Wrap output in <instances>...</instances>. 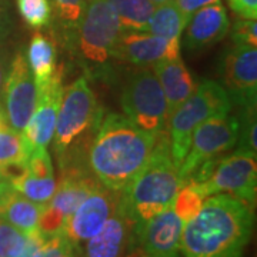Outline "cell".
I'll return each mask as SVG.
<instances>
[{
    "mask_svg": "<svg viewBox=\"0 0 257 257\" xmlns=\"http://www.w3.org/2000/svg\"><path fill=\"white\" fill-rule=\"evenodd\" d=\"M253 230V209L239 199L217 193L184 224L183 257H241Z\"/></svg>",
    "mask_w": 257,
    "mask_h": 257,
    "instance_id": "6da1fadb",
    "label": "cell"
},
{
    "mask_svg": "<svg viewBox=\"0 0 257 257\" xmlns=\"http://www.w3.org/2000/svg\"><path fill=\"white\" fill-rule=\"evenodd\" d=\"M157 138L135 126L126 116L109 113L96 127L87 167L101 186L121 192L145 166Z\"/></svg>",
    "mask_w": 257,
    "mask_h": 257,
    "instance_id": "7a4b0ae2",
    "label": "cell"
},
{
    "mask_svg": "<svg viewBox=\"0 0 257 257\" xmlns=\"http://www.w3.org/2000/svg\"><path fill=\"white\" fill-rule=\"evenodd\" d=\"M182 184L183 180L179 173V166L175 163L170 152L169 136L162 133L145 166L120 192L117 209L123 211L133 221L135 229H138L153 216L173 206Z\"/></svg>",
    "mask_w": 257,
    "mask_h": 257,
    "instance_id": "3957f363",
    "label": "cell"
},
{
    "mask_svg": "<svg viewBox=\"0 0 257 257\" xmlns=\"http://www.w3.org/2000/svg\"><path fill=\"white\" fill-rule=\"evenodd\" d=\"M231 110V99L220 83L204 80L190 97L170 113L167 121V136L170 152L179 167L187 155L193 132L203 121L221 117Z\"/></svg>",
    "mask_w": 257,
    "mask_h": 257,
    "instance_id": "277c9868",
    "label": "cell"
},
{
    "mask_svg": "<svg viewBox=\"0 0 257 257\" xmlns=\"http://www.w3.org/2000/svg\"><path fill=\"white\" fill-rule=\"evenodd\" d=\"M207 199L217 193H226L254 209L257 193L256 157L233 153L220 160H207L192 175ZM189 180V179H187Z\"/></svg>",
    "mask_w": 257,
    "mask_h": 257,
    "instance_id": "5b68a950",
    "label": "cell"
},
{
    "mask_svg": "<svg viewBox=\"0 0 257 257\" xmlns=\"http://www.w3.org/2000/svg\"><path fill=\"white\" fill-rule=\"evenodd\" d=\"M99 120L97 101L86 77L76 79L63 89L62 101L56 120L53 146L59 159L70 150Z\"/></svg>",
    "mask_w": 257,
    "mask_h": 257,
    "instance_id": "8992f818",
    "label": "cell"
},
{
    "mask_svg": "<svg viewBox=\"0 0 257 257\" xmlns=\"http://www.w3.org/2000/svg\"><path fill=\"white\" fill-rule=\"evenodd\" d=\"M121 107L124 116L139 128L155 136L165 133L169 107L153 70L143 69L132 76L121 94Z\"/></svg>",
    "mask_w": 257,
    "mask_h": 257,
    "instance_id": "52a82bcc",
    "label": "cell"
},
{
    "mask_svg": "<svg viewBox=\"0 0 257 257\" xmlns=\"http://www.w3.org/2000/svg\"><path fill=\"white\" fill-rule=\"evenodd\" d=\"M60 167L62 176L55 194L43 206L39 220V230L46 236L59 234L80 203L100 184L87 166L83 167L79 163L67 162Z\"/></svg>",
    "mask_w": 257,
    "mask_h": 257,
    "instance_id": "ba28073f",
    "label": "cell"
},
{
    "mask_svg": "<svg viewBox=\"0 0 257 257\" xmlns=\"http://www.w3.org/2000/svg\"><path fill=\"white\" fill-rule=\"evenodd\" d=\"M76 28L83 60L96 66L104 64L111 57L113 49L123 32L109 0H89Z\"/></svg>",
    "mask_w": 257,
    "mask_h": 257,
    "instance_id": "9c48e42d",
    "label": "cell"
},
{
    "mask_svg": "<svg viewBox=\"0 0 257 257\" xmlns=\"http://www.w3.org/2000/svg\"><path fill=\"white\" fill-rule=\"evenodd\" d=\"M239 136V119L236 116L211 117L193 132L187 155L179 167L183 183L190 179L199 166L234 147Z\"/></svg>",
    "mask_w": 257,
    "mask_h": 257,
    "instance_id": "30bf717a",
    "label": "cell"
},
{
    "mask_svg": "<svg viewBox=\"0 0 257 257\" xmlns=\"http://www.w3.org/2000/svg\"><path fill=\"white\" fill-rule=\"evenodd\" d=\"M119 199L120 192L99 184L66 220L60 234L74 253H80L83 244L103 229L117 209Z\"/></svg>",
    "mask_w": 257,
    "mask_h": 257,
    "instance_id": "8fae6325",
    "label": "cell"
},
{
    "mask_svg": "<svg viewBox=\"0 0 257 257\" xmlns=\"http://www.w3.org/2000/svg\"><path fill=\"white\" fill-rule=\"evenodd\" d=\"M37 103V86L23 52L12 57L3 89V110L10 127L23 132Z\"/></svg>",
    "mask_w": 257,
    "mask_h": 257,
    "instance_id": "7c38bea8",
    "label": "cell"
},
{
    "mask_svg": "<svg viewBox=\"0 0 257 257\" xmlns=\"http://www.w3.org/2000/svg\"><path fill=\"white\" fill-rule=\"evenodd\" d=\"M223 87L239 107L256 106L257 49L234 43L220 62Z\"/></svg>",
    "mask_w": 257,
    "mask_h": 257,
    "instance_id": "4fadbf2b",
    "label": "cell"
},
{
    "mask_svg": "<svg viewBox=\"0 0 257 257\" xmlns=\"http://www.w3.org/2000/svg\"><path fill=\"white\" fill-rule=\"evenodd\" d=\"M63 94L62 72L56 70L53 77L37 87V103L32 117L23 128L22 136L29 153L35 149H47L55 136L56 120Z\"/></svg>",
    "mask_w": 257,
    "mask_h": 257,
    "instance_id": "5bb4252c",
    "label": "cell"
},
{
    "mask_svg": "<svg viewBox=\"0 0 257 257\" xmlns=\"http://www.w3.org/2000/svg\"><path fill=\"white\" fill-rule=\"evenodd\" d=\"M182 39H166L147 32H121L111 57L124 63L147 67L160 60L180 59Z\"/></svg>",
    "mask_w": 257,
    "mask_h": 257,
    "instance_id": "9a60e30c",
    "label": "cell"
},
{
    "mask_svg": "<svg viewBox=\"0 0 257 257\" xmlns=\"http://www.w3.org/2000/svg\"><path fill=\"white\" fill-rule=\"evenodd\" d=\"M184 224L173 207L166 209L135 229L136 246L152 257H177Z\"/></svg>",
    "mask_w": 257,
    "mask_h": 257,
    "instance_id": "2e32d148",
    "label": "cell"
},
{
    "mask_svg": "<svg viewBox=\"0 0 257 257\" xmlns=\"http://www.w3.org/2000/svg\"><path fill=\"white\" fill-rule=\"evenodd\" d=\"M135 246V224L123 211L116 209L103 229L83 244L80 254L83 257H126Z\"/></svg>",
    "mask_w": 257,
    "mask_h": 257,
    "instance_id": "e0dca14e",
    "label": "cell"
},
{
    "mask_svg": "<svg viewBox=\"0 0 257 257\" xmlns=\"http://www.w3.org/2000/svg\"><path fill=\"white\" fill-rule=\"evenodd\" d=\"M227 10L220 2L207 5L189 19L184 29L183 45L187 50H202L223 40L229 33Z\"/></svg>",
    "mask_w": 257,
    "mask_h": 257,
    "instance_id": "ac0fdd59",
    "label": "cell"
},
{
    "mask_svg": "<svg viewBox=\"0 0 257 257\" xmlns=\"http://www.w3.org/2000/svg\"><path fill=\"white\" fill-rule=\"evenodd\" d=\"M153 73L162 86L165 93L169 116L177 106H180L187 97H190L197 89V83L194 80L190 70L180 59L173 60H160L152 66Z\"/></svg>",
    "mask_w": 257,
    "mask_h": 257,
    "instance_id": "d6986e66",
    "label": "cell"
},
{
    "mask_svg": "<svg viewBox=\"0 0 257 257\" xmlns=\"http://www.w3.org/2000/svg\"><path fill=\"white\" fill-rule=\"evenodd\" d=\"M43 206L29 200L10 187L0 196V219L29 234L39 230Z\"/></svg>",
    "mask_w": 257,
    "mask_h": 257,
    "instance_id": "ffe728a7",
    "label": "cell"
},
{
    "mask_svg": "<svg viewBox=\"0 0 257 257\" xmlns=\"http://www.w3.org/2000/svg\"><path fill=\"white\" fill-rule=\"evenodd\" d=\"M26 59L37 87L49 82L56 73L55 45L50 39L39 32L33 35L29 43Z\"/></svg>",
    "mask_w": 257,
    "mask_h": 257,
    "instance_id": "44dd1931",
    "label": "cell"
},
{
    "mask_svg": "<svg viewBox=\"0 0 257 257\" xmlns=\"http://www.w3.org/2000/svg\"><path fill=\"white\" fill-rule=\"evenodd\" d=\"M189 18L183 15L173 0L157 5L149 19L146 32L166 37V39H182Z\"/></svg>",
    "mask_w": 257,
    "mask_h": 257,
    "instance_id": "7402d4cb",
    "label": "cell"
},
{
    "mask_svg": "<svg viewBox=\"0 0 257 257\" xmlns=\"http://www.w3.org/2000/svg\"><path fill=\"white\" fill-rule=\"evenodd\" d=\"M123 32H146L156 5L152 0H109Z\"/></svg>",
    "mask_w": 257,
    "mask_h": 257,
    "instance_id": "603a6c76",
    "label": "cell"
},
{
    "mask_svg": "<svg viewBox=\"0 0 257 257\" xmlns=\"http://www.w3.org/2000/svg\"><path fill=\"white\" fill-rule=\"evenodd\" d=\"M10 187L26 199L39 204H46L55 194L57 182L55 177H39L29 173L28 167L23 175L10 180Z\"/></svg>",
    "mask_w": 257,
    "mask_h": 257,
    "instance_id": "cb8c5ba5",
    "label": "cell"
},
{
    "mask_svg": "<svg viewBox=\"0 0 257 257\" xmlns=\"http://www.w3.org/2000/svg\"><path fill=\"white\" fill-rule=\"evenodd\" d=\"M30 156L20 132L6 123L0 126V167L13 163H28Z\"/></svg>",
    "mask_w": 257,
    "mask_h": 257,
    "instance_id": "d4e9b609",
    "label": "cell"
},
{
    "mask_svg": "<svg viewBox=\"0 0 257 257\" xmlns=\"http://www.w3.org/2000/svg\"><path fill=\"white\" fill-rule=\"evenodd\" d=\"M204 200H206V197L200 190L199 183L193 179H189L179 189L172 207L177 213V216L184 223H187L197 211L200 210Z\"/></svg>",
    "mask_w": 257,
    "mask_h": 257,
    "instance_id": "484cf974",
    "label": "cell"
},
{
    "mask_svg": "<svg viewBox=\"0 0 257 257\" xmlns=\"http://www.w3.org/2000/svg\"><path fill=\"white\" fill-rule=\"evenodd\" d=\"M70 248L63 236H46L40 230L30 233V243L22 257H60L64 250Z\"/></svg>",
    "mask_w": 257,
    "mask_h": 257,
    "instance_id": "4316f807",
    "label": "cell"
},
{
    "mask_svg": "<svg viewBox=\"0 0 257 257\" xmlns=\"http://www.w3.org/2000/svg\"><path fill=\"white\" fill-rule=\"evenodd\" d=\"M239 136H237V150L248 156H257V124H256V106L240 107Z\"/></svg>",
    "mask_w": 257,
    "mask_h": 257,
    "instance_id": "83f0119b",
    "label": "cell"
},
{
    "mask_svg": "<svg viewBox=\"0 0 257 257\" xmlns=\"http://www.w3.org/2000/svg\"><path fill=\"white\" fill-rule=\"evenodd\" d=\"M30 243V233L0 219V257H22Z\"/></svg>",
    "mask_w": 257,
    "mask_h": 257,
    "instance_id": "f1b7e54d",
    "label": "cell"
},
{
    "mask_svg": "<svg viewBox=\"0 0 257 257\" xmlns=\"http://www.w3.org/2000/svg\"><path fill=\"white\" fill-rule=\"evenodd\" d=\"M18 9L29 28L43 29L52 20L50 0H18Z\"/></svg>",
    "mask_w": 257,
    "mask_h": 257,
    "instance_id": "f546056e",
    "label": "cell"
},
{
    "mask_svg": "<svg viewBox=\"0 0 257 257\" xmlns=\"http://www.w3.org/2000/svg\"><path fill=\"white\" fill-rule=\"evenodd\" d=\"M50 3L53 5L59 20L69 29L77 26L87 5L86 0H50Z\"/></svg>",
    "mask_w": 257,
    "mask_h": 257,
    "instance_id": "4dcf8cb0",
    "label": "cell"
},
{
    "mask_svg": "<svg viewBox=\"0 0 257 257\" xmlns=\"http://www.w3.org/2000/svg\"><path fill=\"white\" fill-rule=\"evenodd\" d=\"M233 42L240 45L257 47V23L256 20L243 19L237 20L233 26Z\"/></svg>",
    "mask_w": 257,
    "mask_h": 257,
    "instance_id": "1f68e13d",
    "label": "cell"
},
{
    "mask_svg": "<svg viewBox=\"0 0 257 257\" xmlns=\"http://www.w3.org/2000/svg\"><path fill=\"white\" fill-rule=\"evenodd\" d=\"M230 8L241 19L256 20L257 0H229Z\"/></svg>",
    "mask_w": 257,
    "mask_h": 257,
    "instance_id": "d6a6232c",
    "label": "cell"
},
{
    "mask_svg": "<svg viewBox=\"0 0 257 257\" xmlns=\"http://www.w3.org/2000/svg\"><path fill=\"white\" fill-rule=\"evenodd\" d=\"M217 2H220V0H173V3L179 8V10L189 19L192 18L193 13H196L199 9H202L207 5H211V3H217Z\"/></svg>",
    "mask_w": 257,
    "mask_h": 257,
    "instance_id": "836d02e7",
    "label": "cell"
},
{
    "mask_svg": "<svg viewBox=\"0 0 257 257\" xmlns=\"http://www.w3.org/2000/svg\"><path fill=\"white\" fill-rule=\"evenodd\" d=\"M13 30V18L6 6L0 5V46Z\"/></svg>",
    "mask_w": 257,
    "mask_h": 257,
    "instance_id": "e575fe53",
    "label": "cell"
},
{
    "mask_svg": "<svg viewBox=\"0 0 257 257\" xmlns=\"http://www.w3.org/2000/svg\"><path fill=\"white\" fill-rule=\"evenodd\" d=\"M10 60L12 59L6 53V50L0 47V104H2V99H3V89H5V83H6L8 72H9Z\"/></svg>",
    "mask_w": 257,
    "mask_h": 257,
    "instance_id": "d590c367",
    "label": "cell"
},
{
    "mask_svg": "<svg viewBox=\"0 0 257 257\" xmlns=\"http://www.w3.org/2000/svg\"><path fill=\"white\" fill-rule=\"evenodd\" d=\"M126 257H152V256H149V254H146L142 248L139 247V248H132V251H128V254ZM179 257V256H177Z\"/></svg>",
    "mask_w": 257,
    "mask_h": 257,
    "instance_id": "8d00e7d4",
    "label": "cell"
},
{
    "mask_svg": "<svg viewBox=\"0 0 257 257\" xmlns=\"http://www.w3.org/2000/svg\"><path fill=\"white\" fill-rule=\"evenodd\" d=\"M9 189H10V184L8 183L2 176H0V196H2L5 192H8Z\"/></svg>",
    "mask_w": 257,
    "mask_h": 257,
    "instance_id": "74e56055",
    "label": "cell"
},
{
    "mask_svg": "<svg viewBox=\"0 0 257 257\" xmlns=\"http://www.w3.org/2000/svg\"><path fill=\"white\" fill-rule=\"evenodd\" d=\"M60 257H77V253H74L72 248H67L60 254Z\"/></svg>",
    "mask_w": 257,
    "mask_h": 257,
    "instance_id": "f35d334b",
    "label": "cell"
},
{
    "mask_svg": "<svg viewBox=\"0 0 257 257\" xmlns=\"http://www.w3.org/2000/svg\"><path fill=\"white\" fill-rule=\"evenodd\" d=\"M8 120H6V114H5V110H3V106L0 104V126L2 124H6Z\"/></svg>",
    "mask_w": 257,
    "mask_h": 257,
    "instance_id": "ab89813d",
    "label": "cell"
},
{
    "mask_svg": "<svg viewBox=\"0 0 257 257\" xmlns=\"http://www.w3.org/2000/svg\"><path fill=\"white\" fill-rule=\"evenodd\" d=\"M152 2L157 6V5H162V3H167V2H170V0H152Z\"/></svg>",
    "mask_w": 257,
    "mask_h": 257,
    "instance_id": "60d3db41",
    "label": "cell"
},
{
    "mask_svg": "<svg viewBox=\"0 0 257 257\" xmlns=\"http://www.w3.org/2000/svg\"><path fill=\"white\" fill-rule=\"evenodd\" d=\"M86 2H89V0H86Z\"/></svg>",
    "mask_w": 257,
    "mask_h": 257,
    "instance_id": "b9f144b4",
    "label": "cell"
}]
</instances>
